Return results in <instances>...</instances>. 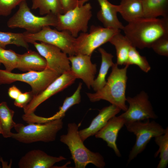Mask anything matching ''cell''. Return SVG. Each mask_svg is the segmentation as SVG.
<instances>
[{"mask_svg": "<svg viewBox=\"0 0 168 168\" xmlns=\"http://www.w3.org/2000/svg\"><path fill=\"white\" fill-rule=\"evenodd\" d=\"M125 123V120L120 115L115 116L110 119L95 135L96 138H101L105 141L107 146L112 148L119 157L121 156L116 143V140L119 131Z\"/></svg>", "mask_w": 168, "mask_h": 168, "instance_id": "2e32d148", "label": "cell"}, {"mask_svg": "<svg viewBox=\"0 0 168 168\" xmlns=\"http://www.w3.org/2000/svg\"><path fill=\"white\" fill-rule=\"evenodd\" d=\"M82 83L80 82L74 93L71 96L66 97L59 111L52 116L44 117L37 116L34 113L25 115L23 117L24 121L28 124L43 123L54 120L62 119L67 110L72 106L79 104L81 101V90Z\"/></svg>", "mask_w": 168, "mask_h": 168, "instance_id": "e0dca14e", "label": "cell"}, {"mask_svg": "<svg viewBox=\"0 0 168 168\" xmlns=\"http://www.w3.org/2000/svg\"><path fill=\"white\" fill-rule=\"evenodd\" d=\"M101 54V62L97 78L95 79L92 87L95 91L101 89L106 83V77L110 68L114 64L113 61V56L107 52L103 48H98Z\"/></svg>", "mask_w": 168, "mask_h": 168, "instance_id": "7402d4cb", "label": "cell"}, {"mask_svg": "<svg viewBox=\"0 0 168 168\" xmlns=\"http://www.w3.org/2000/svg\"><path fill=\"white\" fill-rule=\"evenodd\" d=\"M83 4L89 0H81ZM100 9L97 14L98 19L104 27L118 30H123L124 26L119 20L117 16L118 5L110 3L108 0H96Z\"/></svg>", "mask_w": 168, "mask_h": 168, "instance_id": "d6986e66", "label": "cell"}, {"mask_svg": "<svg viewBox=\"0 0 168 168\" xmlns=\"http://www.w3.org/2000/svg\"><path fill=\"white\" fill-rule=\"evenodd\" d=\"M0 168H1V166H0Z\"/></svg>", "mask_w": 168, "mask_h": 168, "instance_id": "8d00e7d4", "label": "cell"}, {"mask_svg": "<svg viewBox=\"0 0 168 168\" xmlns=\"http://www.w3.org/2000/svg\"><path fill=\"white\" fill-rule=\"evenodd\" d=\"M68 57L71 64V70L76 79H81L87 87L90 88L97 72V65L92 63L91 56L78 54Z\"/></svg>", "mask_w": 168, "mask_h": 168, "instance_id": "5bb4252c", "label": "cell"}, {"mask_svg": "<svg viewBox=\"0 0 168 168\" xmlns=\"http://www.w3.org/2000/svg\"><path fill=\"white\" fill-rule=\"evenodd\" d=\"M63 125L62 119L43 123L28 124L26 125L16 123L14 128L16 133H12L11 138L25 144L52 142L55 140Z\"/></svg>", "mask_w": 168, "mask_h": 168, "instance_id": "277c9868", "label": "cell"}, {"mask_svg": "<svg viewBox=\"0 0 168 168\" xmlns=\"http://www.w3.org/2000/svg\"><path fill=\"white\" fill-rule=\"evenodd\" d=\"M32 9H38L40 15L49 13L57 15L63 14L61 0H32Z\"/></svg>", "mask_w": 168, "mask_h": 168, "instance_id": "484cf974", "label": "cell"}, {"mask_svg": "<svg viewBox=\"0 0 168 168\" xmlns=\"http://www.w3.org/2000/svg\"><path fill=\"white\" fill-rule=\"evenodd\" d=\"M59 76L47 68L41 71H30L22 73L0 69V84H9L16 81L26 83L30 86L34 96L43 91Z\"/></svg>", "mask_w": 168, "mask_h": 168, "instance_id": "8992f818", "label": "cell"}, {"mask_svg": "<svg viewBox=\"0 0 168 168\" xmlns=\"http://www.w3.org/2000/svg\"><path fill=\"white\" fill-rule=\"evenodd\" d=\"M129 104L127 110L120 115L126 122L156 119L158 117L153 111L149 96L144 91H141L135 96L126 98Z\"/></svg>", "mask_w": 168, "mask_h": 168, "instance_id": "8fae6325", "label": "cell"}, {"mask_svg": "<svg viewBox=\"0 0 168 168\" xmlns=\"http://www.w3.org/2000/svg\"><path fill=\"white\" fill-rule=\"evenodd\" d=\"M19 6L17 12L7 21L9 28H22L27 32L34 33L45 26H57V15L49 13L43 16H35L31 11L26 1L22 2Z\"/></svg>", "mask_w": 168, "mask_h": 168, "instance_id": "5b68a950", "label": "cell"}, {"mask_svg": "<svg viewBox=\"0 0 168 168\" xmlns=\"http://www.w3.org/2000/svg\"><path fill=\"white\" fill-rule=\"evenodd\" d=\"M63 14L78 6L82 5L81 0H61Z\"/></svg>", "mask_w": 168, "mask_h": 168, "instance_id": "836d02e7", "label": "cell"}, {"mask_svg": "<svg viewBox=\"0 0 168 168\" xmlns=\"http://www.w3.org/2000/svg\"><path fill=\"white\" fill-rule=\"evenodd\" d=\"M144 17H168V0H142Z\"/></svg>", "mask_w": 168, "mask_h": 168, "instance_id": "cb8c5ba5", "label": "cell"}, {"mask_svg": "<svg viewBox=\"0 0 168 168\" xmlns=\"http://www.w3.org/2000/svg\"><path fill=\"white\" fill-rule=\"evenodd\" d=\"M66 160L62 156H53L40 149H34L21 158L18 166L20 168H52L56 163Z\"/></svg>", "mask_w": 168, "mask_h": 168, "instance_id": "9a60e30c", "label": "cell"}, {"mask_svg": "<svg viewBox=\"0 0 168 168\" xmlns=\"http://www.w3.org/2000/svg\"><path fill=\"white\" fill-rule=\"evenodd\" d=\"M21 93V91L15 85L10 87L8 91L10 97L14 100L16 99Z\"/></svg>", "mask_w": 168, "mask_h": 168, "instance_id": "e575fe53", "label": "cell"}, {"mask_svg": "<svg viewBox=\"0 0 168 168\" xmlns=\"http://www.w3.org/2000/svg\"><path fill=\"white\" fill-rule=\"evenodd\" d=\"M146 120L144 122L139 121L125 123L127 130L136 136L135 142L129 153L128 164L145 150L152 138L164 134L168 129V127L165 129L155 120Z\"/></svg>", "mask_w": 168, "mask_h": 168, "instance_id": "52a82bcc", "label": "cell"}, {"mask_svg": "<svg viewBox=\"0 0 168 168\" xmlns=\"http://www.w3.org/2000/svg\"><path fill=\"white\" fill-rule=\"evenodd\" d=\"M20 54L11 49H6L0 47V63H2L5 70L9 72L17 68Z\"/></svg>", "mask_w": 168, "mask_h": 168, "instance_id": "f1b7e54d", "label": "cell"}, {"mask_svg": "<svg viewBox=\"0 0 168 168\" xmlns=\"http://www.w3.org/2000/svg\"><path fill=\"white\" fill-rule=\"evenodd\" d=\"M121 110L120 108L112 104L100 110L88 127L79 130V134L82 141L84 142L89 137L95 135L110 119L116 116Z\"/></svg>", "mask_w": 168, "mask_h": 168, "instance_id": "ac0fdd59", "label": "cell"}, {"mask_svg": "<svg viewBox=\"0 0 168 168\" xmlns=\"http://www.w3.org/2000/svg\"><path fill=\"white\" fill-rule=\"evenodd\" d=\"M129 66L125 65L119 68L116 63L111 67V72L105 86L94 93H87L90 101L95 102L104 100L126 111L128 106L126 104L125 95L128 79L127 73Z\"/></svg>", "mask_w": 168, "mask_h": 168, "instance_id": "7a4b0ae2", "label": "cell"}, {"mask_svg": "<svg viewBox=\"0 0 168 168\" xmlns=\"http://www.w3.org/2000/svg\"><path fill=\"white\" fill-rule=\"evenodd\" d=\"M91 9L90 3H88L78 6L64 14L58 15L55 28L59 31L67 30L75 38L81 31L86 32L88 22L92 16Z\"/></svg>", "mask_w": 168, "mask_h": 168, "instance_id": "9c48e42d", "label": "cell"}, {"mask_svg": "<svg viewBox=\"0 0 168 168\" xmlns=\"http://www.w3.org/2000/svg\"><path fill=\"white\" fill-rule=\"evenodd\" d=\"M121 30L92 25L89 33L82 32L76 38V54H78L91 56L93 51L109 40Z\"/></svg>", "mask_w": 168, "mask_h": 168, "instance_id": "30bf717a", "label": "cell"}, {"mask_svg": "<svg viewBox=\"0 0 168 168\" xmlns=\"http://www.w3.org/2000/svg\"><path fill=\"white\" fill-rule=\"evenodd\" d=\"M14 114V111L8 106L6 102L0 103V124L2 134L5 138H11V130L16 124L13 119Z\"/></svg>", "mask_w": 168, "mask_h": 168, "instance_id": "d4e9b609", "label": "cell"}, {"mask_svg": "<svg viewBox=\"0 0 168 168\" xmlns=\"http://www.w3.org/2000/svg\"><path fill=\"white\" fill-rule=\"evenodd\" d=\"M79 126L72 123L68 125L67 133L60 136V141L68 147L75 168H85L91 163L99 168H103L105 163L103 156L98 152H94L84 145L78 133Z\"/></svg>", "mask_w": 168, "mask_h": 168, "instance_id": "3957f363", "label": "cell"}, {"mask_svg": "<svg viewBox=\"0 0 168 168\" xmlns=\"http://www.w3.org/2000/svg\"><path fill=\"white\" fill-rule=\"evenodd\" d=\"M0 64H1V63H0Z\"/></svg>", "mask_w": 168, "mask_h": 168, "instance_id": "74e56055", "label": "cell"}, {"mask_svg": "<svg viewBox=\"0 0 168 168\" xmlns=\"http://www.w3.org/2000/svg\"><path fill=\"white\" fill-rule=\"evenodd\" d=\"M115 47L118 65H125L131 47L132 46L128 38L119 31L114 35L109 40Z\"/></svg>", "mask_w": 168, "mask_h": 168, "instance_id": "603a6c76", "label": "cell"}, {"mask_svg": "<svg viewBox=\"0 0 168 168\" xmlns=\"http://www.w3.org/2000/svg\"><path fill=\"white\" fill-rule=\"evenodd\" d=\"M2 130L1 128L0 124V134H2Z\"/></svg>", "mask_w": 168, "mask_h": 168, "instance_id": "d590c367", "label": "cell"}, {"mask_svg": "<svg viewBox=\"0 0 168 168\" xmlns=\"http://www.w3.org/2000/svg\"><path fill=\"white\" fill-rule=\"evenodd\" d=\"M122 30L133 46L151 48L157 40L168 35V17L141 18L128 23Z\"/></svg>", "mask_w": 168, "mask_h": 168, "instance_id": "6da1fadb", "label": "cell"}, {"mask_svg": "<svg viewBox=\"0 0 168 168\" xmlns=\"http://www.w3.org/2000/svg\"><path fill=\"white\" fill-rule=\"evenodd\" d=\"M131 65H137L142 71L146 73L148 72L151 69V67L146 57L141 56L136 49V48L133 46L130 49L125 66H129Z\"/></svg>", "mask_w": 168, "mask_h": 168, "instance_id": "f546056e", "label": "cell"}, {"mask_svg": "<svg viewBox=\"0 0 168 168\" xmlns=\"http://www.w3.org/2000/svg\"><path fill=\"white\" fill-rule=\"evenodd\" d=\"M76 79L71 70L60 75L43 91L33 97L23 108L24 114L34 113L40 104L51 96L71 85Z\"/></svg>", "mask_w": 168, "mask_h": 168, "instance_id": "4fadbf2b", "label": "cell"}, {"mask_svg": "<svg viewBox=\"0 0 168 168\" xmlns=\"http://www.w3.org/2000/svg\"><path fill=\"white\" fill-rule=\"evenodd\" d=\"M32 44L38 53L45 60L47 68L60 75L71 70L68 57L59 48L42 42H35Z\"/></svg>", "mask_w": 168, "mask_h": 168, "instance_id": "7c38bea8", "label": "cell"}, {"mask_svg": "<svg viewBox=\"0 0 168 168\" xmlns=\"http://www.w3.org/2000/svg\"><path fill=\"white\" fill-rule=\"evenodd\" d=\"M118 7V12L128 23L144 17L142 0H121Z\"/></svg>", "mask_w": 168, "mask_h": 168, "instance_id": "44dd1931", "label": "cell"}, {"mask_svg": "<svg viewBox=\"0 0 168 168\" xmlns=\"http://www.w3.org/2000/svg\"><path fill=\"white\" fill-rule=\"evenodd\" d=\"M46 67L45 60L38 52L28 50L23 54H20L17 68L21 71H41Z\"/></svg>", "mask_w": 168, "mask_h": 168, "instance_id": "ffe728a7", "label": "cell"}, {"mask_svg": "<svg viewBox=\"0 0 168 168\" xmlns=\"http://www.w3.org/2000/svg\"><path fill=\"white\" fill-rule=\"evenodd\" d=\"M24 33L28 43L32 44L35 42L39 41L56 46L69 56L76 55V38L67 30L59 31L52 29L50 26H46L37 32L26 31Z\"/></svg>", "mask_w": 168, "mask_h": 168, "instance_id": "ba28073f", "label": "cell"}, {"mask_svg": "<svg viewBox=\"0 0 168 168\" xmlns=\"http://www.w3.org/2000/svg\"><path fill=\"white\" fill-rule=\"evenodd\" d=\"M154 51L158 55L168 56V35L163 36L155 42L151 46Z\"/></svg>", "mask_w": 168, "mask_h": 168, "instance_id": "4dcf8cb0", "label": "cell"}, {"mask_svg": "<svg viewBox=\"0 0 168 168\" xmlns=\"http://www.w3.org/2000/svg\"><path fill=\"white\" fill-rule=\"evenodd\" d=\"M8 44L21 46L27 49L29 47L23 33L4 32L0 31V47L5 49Z\"/></svg>", "mask_w": 168, "mask_h": 168, "instance_id": "83f0119b", "label": "cell"}, {"mask_svg": "<svg viewBox=\"0 0 168 168\" xmlns=\"http://www.w3.org/2000/svg\"><path fill=\"white\" fill-rule=\"evenodd\" d=\"M155 141L159 146L158 150L154 155L157 157L159 154L160 160L157 168H166L168 164V129L164 134L154 137Z\"/></svg>", "mask_w": 168, "mask_h": 168, "instance_id": "4316f807", "label": "cell"}, {"mask_svg": "<svg viewBox=\"0 0 168 168\" xmlns=\"http://www.w3.org/2000/svg\"><path fill=\"white\" fill-rule=\"evenodd\" d=\"M27 0H0V16H7L22 2Z\"/></svg>", "mask_w": 168, "mask_h": 168, "instance_id": "1f68e13d", "label": "cell"}, {"mask_svg": "<svg viewBox=\"0 0 168 168\" xmlns=\"http://www.w3.org/2000/svg\"><path fill=\"white\" fill-rule=\"evenodd\" d=\"M34 97L32 92L30 91L21 93L15 100L14 103L15 106L23 108L31 101Z\"/></svg>", "mask_w": 168, "mask_h": 168, "instance_id": "d6a6232c", "label": "cell"}]
</instances>
